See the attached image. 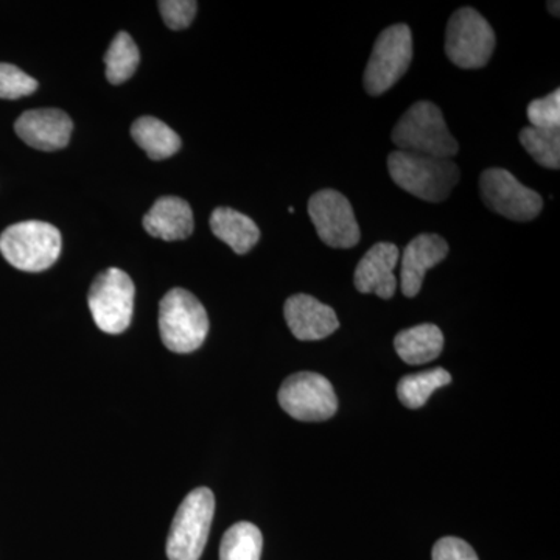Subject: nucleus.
<instances>
[{
  "mask_svg": "<svg viewBox=\"0 0 560 560\" xmlns=\"http://www.w3.org/2000/svg\"><path fill=\"white\" fill-rule=\"evenodd\" d=\"M390 179L419 200L441 202L459 183L458 165L452 160L393 151L388 156Z\"/></svg>",
  "mask_w": 560,
  "mask_h": 560,
  "instance_id": "f257e3e1",
  "label": "nucleus"
},
{
  "mask_svg": "<svg viewBox=\"0 0 560 560\" xmlns=\"http://www.w3.org/2000/svg\"><path fill=\"white\" fill-rule=\"evenodd\" d=\"M390 139L399 151L441 160H452L459 150L441 109L431 102L415 103L397 121Z\"/></svg>",
  "mask_w": 560,
  "mask_h": 560,
  "instance_id": "f03ea898",
  "label": "nucleus"
},
{
  "mask_svg": "<svg viewBox=\"0 0 560 560\" xmlns=\"http://www.w3.org/2000/svg\"><path fill=\"white\" fill-rule=\"evenodd\" d=\"M61 246L60 231L44 221H22L0 235V253L21 271L49 270L60 257Z\"/></svg>",
  "mask_w": 560,
  "mask_h": 560,
  "instance_id": "7ed1b4c3",
  "label": "nucleus"
},
{
  "mask_svg": "<svg viewBox=\"0 0 560 560\" xmlns=\"http://www.w3.org/2000/svg\"><path fill=\"white\" fill-rule=\"evenodd\" d=\"M160 330L162 342L172 352H194L208 337V312L190 291L173 289L161 301Z\"/></svg>",
  "mask_w": 560,
  "mask_h": 560,
  "instance_id": "20e7f679",
  "label": "nucleus"
},
{
  "mask_svg": "<svg viewBox=\"0 0 560 560\" xmlns=\"http://www.w3.org/2000/svg\"><path fill=\"white\" fill-rule=\"evenodd\" d=\"M215 514V497L208 488L191 490L176 511L167 537L171 560H200Z\"/></svg>",
  "mask_w": 560,
  "mask_h": 560,
  "instance_id": "39448f33",
  "label": "nucleus"
},
{
  "mask_svg": "<svg viewBox=\"0 0 560 560\" xmlns=\"http://www.w3.org/2000/svg\"><path fill=\"white\" fill-rule=\"evenodd\" d=\"M495 32L470 7L456 10L445 33V54L460 69H481L495 50Z\"/></svg>",
  "mask_w": 560,
  "mask_h": 560,
  "instance_id": "423d86ee",
  "label": "nucleus"
},
{
  "mask_svg": "<svg viewBox=\"0 0 560 560\" xmlns=\"http://www.w3.org/2000/svg\"><path fill=\"white\" fill-rule=\"evenodd\" d=\"M412 61V33L405 24L385 28L375 39L364 70V90L378 97L408 72Z\"/></svg>",
  "mask_w": 560,
  "mask_h": 560,
  "instance_id": "0eeeda50",
  "label": "nucleus"
},
{
  "mask_svg": "<svg viewBox=\"0 0 560 560\" xmlns=\"http://www.w3.org/2000/svg\"><path fill=\"white\" fill-rule=\"evenodd\" d=\"M135 283L127 272L108 268L91 285L90 311L98 329L109 335L124 334L135 311Z\"/></svg>",
  "mask_w": 560,
  "mask_h": 560,
  "instance_id": "6e6552de",
  "label": "nucleus"
},
{
  "mask_svg": "<svg viewBox=\"0 0 560 560\" xmlns=\"http://www.w3.org/2000/svg\"><path fill=\"white\" fill-rule=\"evenodd\" d=\"M278 399L283 411L302 422H323L338 410L334 386L316 372L290 375L280 386Z\"/></svg>",
  "mask_w": 560,
  "mask_h": 560,
  "instance_id": "1a4fd4ad",
  "label": "nucleus"
},
{
  "mask_svg": "<svg viewBox=\"0 0 560 560\" xmlns=\"http://www.w3.org/2000/svg\"><path fill=\"white\" fill-rule=\"evenodd\" d=\"M482 201L493 212L512 221L537 219L544 200L536 190L528 189L504 168H488L480 176Z\"/></svg>",
  "mask_w": 560,
  "mask_h": 560,
  "instance_id": "9d476101",
  "label": "nucleus"
},
{
  "mask_svg": "<svg viewBox=\"0 0 560 560\" xmlns=\"http://www.w3.org/2000/svg\"><path fill=\"white\" fill-rule=\"evenodd\" d=\"M308 215L316 234L330 248L349 249L359 245L360 226L348 198L340 191H316L308 201Z\"/></svg>",
  "mask_w": 560,
  "mask_h": 560,
  "instance_id": "9b49d317",
  "label": "nucleus"
},
{
  "mask_svg": "<svg viewBox=\"0 0 560 560\" xmlns=\"http://www.w3.org/2000/svg\"><path fill=\"white\" fill-rule=\"evenodd\" d=\"M400 260V250L394 243H375L357 265L353 283L363 294L374 293L382 300L396 294L397 279L394 276Z\"/></svg>",
  "mask_w": 560,
  "mask_h": 560,
  "instance_id": "f8f14e48",
  "label": "nucleus"
},
{
  "mask_svg": "<svg viewBox=\"0 0 560 560\" xmlns=\"http://www.w3.org/2000/svg\"><path fill=\"white\" fill-rule=\"evenodd\" d=\"M291 334L301 341H318L340 327L337 313L311 294H294L283 307Z\"/></svg>",
  "mask_w": 560,
  "mask_h": 560,
  "instance_id": "ddd939ff",
  "label": "nucleus"
},
{
  "mask_svg": "<svg viewBox=\"0 0 560 560\" xmlns=\"http://www.w3.org/2000/svg\"><path fill=\"white\" fill-rule=\"evenodd\" d=\"M14 130L33 149L55 151L68 147L73 124L65 110L32 109L22 114Z\"/></svg>",
  "mask_w": 560,
  "mask_h": 560,
  "instance_id": "4468645a",
  "label": "nucleus"
},
{
  "mask_svg": "<svg viewBox=\"0 0 560 560\" xmlns=\"http://www.w3.org/2000/svg\"><path fill=\"white\" fill-rule=\"evenodd\" d=\"M448 256V243L438 234H419L401 254L400 289L407 298L418 296L423 278Z\"/></svg>",
  "mask_w": 560,
  "mask_h": 560,
  "instance_id": "2eb2a0df",
  "label": "nucleus"
},
{
  "mask_svg": "<svg viewBox=\"0 0 560 560\" xmlns=\"http://www.w3.org/2000/svg\"><path fill=\"white\" fill-rule=\"evenodd\" d=\"M143 228L151 237L161 241H184L194 232V212L183 198L162 197L143 217Z\"/></svg>",
  "mask_w": 560,
  "mask_h": 560,
  "instance_id": "dca6fc26",
  "label": "nucleus"
},
{
  "mask_svg": "<svg viewBox=\"0 0 560 560\" xmlns=\"http://www.w3.org/2000/svg\"><path fill=\"white\" fill-rule=\"evenodd\" d=\"M210 230L213 235L226 243L234 253H249L260 238V230L249 217L243 215L238 210L219 208L210 217Z\"/></svg>",
  "mask_w": 560,
  "mask_h": 560,
  "instance_id": "f3484780",
  "label": "nucleus"
},
{
  "mask_svg": "<svg viewBox=\"0 0 560 560\" xmlns=\"http://www.w3.org/2000/svg\"><path fill=\"white\" fill-rule=\"evenodd\" d=\"M394 348L405 363H430V361L436 360L444 350V335L434 324H420V326L397 334Z\"/></svg>",
  "mask_w": 560,
  "mask_h": 560,
  "instance_id": "a211bd4d",
  "label": "nucleus"
},
{
  "mask_svg": "<svg viewBox=\"0 0 560 560\" xmlns=\"http://www.w3.org/2000/svg\"><path fill=\"white\" fill-rule=\"evenodd\" d=\"M131 136L153 161L167 160L180 149L179 136L156 117H140L132 124Z\"/></svg>",
  "mask_w": 560,
  "mask_h": 560,
  "instance_id": "6ab92c4d",
  "label": "nucleus"
},
{
  "mask_svg": "<svg viewBox=\"0 0 560 560\" xmlns=\"http://www.w3.org/2000/svg\"><path fill=\"white\" fill-rule=\"evenodd\" d=\"M451 372L442 370V368H434V370L401 378L397 386V396L405 407L418 410L427 404L434 390L451 385Z\"/></svg>",
  "mask_w": 560,
  "mask_h": 560,
  "instance_id": "aec40b11",
  "label": "nucleus"
},
{
  "mask_svg": "<svg viewBox=\"0 0 560 560\" xmlns=\"http://www.w3.org/2000/svg\"><path fill=\"white\" fill-rule=\"evenodd\" d=\"M264 537L249 522L235 523L226 530L220 545V560H260Z\"/></svg>",
  "mask_w": 560,
  "mask_h": 560,
  "instance_id": "412c9836",
  "label": "nucleus"
},
{
  "mask_svg": "<svg viewBox=\"0 0 560 560\" xmlns=\"http://www.w3.org/2000/svg\"><path fill=\"white\" fill-rule=\"evenodd\" d=\"M140 54L135 39L127 32H120L110 43L105 55L106 79L110 84H121L135 75Z\"/></svg>",
  "mask_w": 560,
  "mask_h": 560,
  "instance_id": "4be33fe9",
  "label": "nucleus"
},
{
  "mask_svg": "<svg viewBox=\"0 0 560 560\" xmlns=\"http://www.w3.org/2000/svg\"><path fill=\"white\" fill-rule=\"evenodd\" d=\"M523 149L541 167L550 171H559L560 167V131L539 130V128L526 127L521 131Z\"/></svg>",
  "mask_w": 560,
  "mask_h": 560,
  "instance_id": "5701e85b",
  "label": "nucleus"
},
{
  "mask_svg": "<svg viewBox=\"0 0 560 560\" xmlns=\"http://www.w3.org/2000/svg\"><path fill=\"white\" fill-rule=\"evenodd\" d=\"M38 90V81L20 68L7 62H0V98L3 101H16L27 97Z\"/></svg>",
  "mask_w": 560,
  "mask_h": 560,
  "instance_id": "b1692460",
  "label": "nucleus"
},
{
  "mask_svg": "<svg viewBox=\"0 0 560 560\" xmlns=\"http://www.w3.org/2000/svg\"><path fill=\"white\" fill-rule=\"evenodd\" d=\"M529 127L539 130H559L560 127V90L551 92L545 98H537L528 105Z\"/></svg>",
  "mask_w": 560,
  "mask_h": 560,
  "instance_id": "393cba45",
  "label": "nucleus"
},
{
  "mask_svg": "<svg viewBox=\"0 0 560 560\" xmlns=\"http://www.w3.org/2000/svg\"><path fill=\"white\" fill-rule=\"evenodd\" d=\"M198 3L194 0H162L160 10L165 24L172 31L189 27L197 14Z\"/></svg>",
  "mask_w": 560,
  "mask_h": 560,
  "instance_id": "a878e982",
  "label": "nucleus"
},
{
  "mask_svg": "<svg viewBox=\"0 0 560 560\" xmlns=\"http://www.w3.org/2000/svg\"><path fill=\"white\" fill-rule=\"evenodd\" d=\"M433 560H480L467 541L458 537H444L433 547Z\"/></svg>",
  "mask_w": 560,
  "mask_h": 560,
  "instance_id": "bb28decb",
  "label": "nucleus"
},
{
  "mask_svg": "<svg viewBox=\"0 0 560 560\" xmlns=\"http://www.w3.org/2000/svg\"><path fill=\"white\" fill-rule=\"evenodd\" d=\"M290 213H294V208H289Z\"/></svg>",
  "mask_w": 560,
  "mask_h": 560,
  "instance_id": "cd10ccee",
  "label": "nucleus"
}]
</instances>
